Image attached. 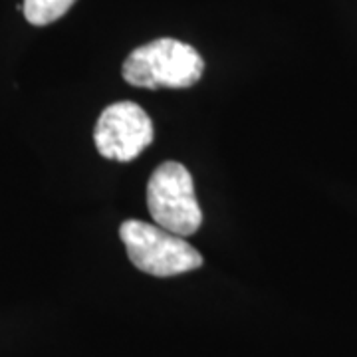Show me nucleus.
Returning a JSON list of instances; mask_svg holds the SVG:
<instances>
[{
    "instance_id": "4",
    "label": "nucleus",
    "mask_w": 357,
    "mask_h": 357,
    "mask_svg": "<svg viewBox=\"0 0 357 357\" xmlns=\"http://www.w3.org/2000/svg\"><path fill=\"white\" fill-rule=\"evenodd\" d=\"M155 129L147 112L133 102L107 105L93 131L96 149L102 157L128 163L153 143Z\"/></svg>"
},
{
    "instance_id": "5",
    "label": "nucleus",
    "mask_w": 357,
    "mask_h": 357,
    "mask_svg": "<svg viewBox=\"0 0 357 357\" xmlns=\"http://www.w3.org/2000/svg\"><path fill=\"white\" fill-rule=\"evenodd\" d=\"M76 0H24L22 10L26 20L34 26H48L62 18Z\"/></svg>"
},
{
    "instance_id": "1",
    "label": "nucleus",
    "mask_w": 357,
    "mask_h": 357,
    "mask_svg": "<svg viewBox=\"0 0 357 357\" xmlns=\"http://www.w3.org/2000/svg\"><path fill=\"white\" fill-rule=\"evenodd\" d=\"M121 72L135 88L187 89L203 77L204 60L181 40L159 38L131 52Z\"/></svg>"
},
{
    "instance_id": "3",
    "label": "nucleus",
    "mask_w": 357,
    "mask_h": 357,
    "mask_svg": "<svg viewBox=\"0 0 357 357\" xmlns=\"http://www.w3.org/2000/svg\"><path fill=\"white\" fill-rule=\"evenodd\" d=\"M147 208L157 227L177 236H191L203 225L189 169L177 161L157 167L147 183Z\"/></svg>"
},
{
    "instance_id": "2",
    "label": "nucleus",
    "mask_w": 357,
    "mask_h": 357,
    "mask_svg": "<svg viewBox=\"0 0 357 357\" xmlns=\"http://www.w3.org/2000/svg\"><path fill=\"white\" fill-rule=\"evenodd\" d=\"M119 236L131 264L145 274L169 278L203 266V256L195 246L157 225L129 218L119 227Z\"/></svg>"
}]
</instances>
